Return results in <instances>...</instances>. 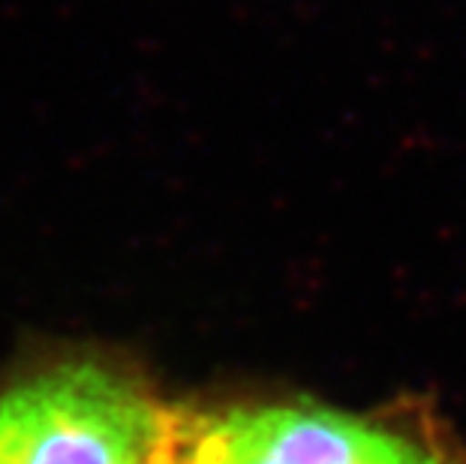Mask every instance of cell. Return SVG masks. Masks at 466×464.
<instances>
[{
    "label": "cell",
    "mask_w": 466,
    "mask_h": 464,
    "mask_svg": "<svg viewBox=\"0 0 466 464\" xmlns=\"http://www.w3.org/2000/svg\"><path fill=\"white\" fill-rule=\"evenodd\" d=\"M154 464H466V434L431 392L343 404L226 383L172 389Z\"/></svg>",
    "instance_id": "1"
},
{
    "label": "cell",
    "mask_w": 466,
    "mask_h": 464,
    "mask_svg": "<svg viewBox=\"0 0 466 464\" xmlns=\"http://www.w3.org/2000/svg\"><path fill=\"white\" fill-rule=\"evenodd\" d=\"M168 395L130 344L25 338L0 359V464H154Z\"/></svg>",
    "instance_id": "2"
}]
</instances>
